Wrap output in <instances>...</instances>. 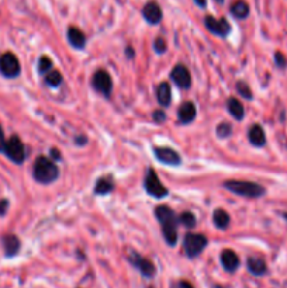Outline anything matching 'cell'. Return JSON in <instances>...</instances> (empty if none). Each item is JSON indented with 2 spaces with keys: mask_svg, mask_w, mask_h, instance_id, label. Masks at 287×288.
Here are the masks:
<instances>
[{
  "mask_svg": "<svg viewBox=\"0 0 287 288\" xmlns=\"http://www.w3.org/2000/svg\"><path fill=\"white\" fill-rule=\"evenodd\" d=\"M204 23H206L207 30L218 37H227L231 32V24L225 19H218L217 20L213 16H207Z\"/></svg>",
  "mask_w": 287,
  "mask_h": 288,
  "instance_id": "obj_9",
  "label": "cell"
},
{
  "mask_svg": "<svg viewBox=\"0 0 287 288\" xmlns=\"http://www.w3.org/2000/svg\"><path fill=\"white\" fill-rule=\"evenodd\" d=\"M248 138H249V142L254 146H263L266 144V135H265V131L260 125L251 127L249 132H248Z\"/></svg>",
  "mask_w": 287,
  "mask_h": 288,
  "instance_id": "obj_18",
  "label": "cell"
},
{
  "mask_svg": "<svg viewBox=\"0 0 287 288\" xmlns=\"http://www.w3.org/2000/svg\"><path fill=\"white\" fill-rule=\"evenodd\" d=\"M7 208H9V201L6 199L0 200V215H4Z\"/></svg>",
  "mask_w": 287,
  "mask_h": 288,
  "instance_id": "obj_35",
  "label": "cell"
},
{
  "mask_svg": "<svg viewBox=\"0 0 287 288\" xmlns=\"http://www.w3.org/2000/svg\"><path fill=\"white\" fill-rule=\"evenodd\" d=\"M179 222H180L182 225H185L186 228H194L197 221H196V217H194L191 212L185 211V212H182V214L179 215Z\"/></svg>",
  "mask_w": 287,
  "mask_h": 288,
  "instance_id": "obj_27",
  "label": "cell"
},
{
  "mask_svg": "<svg viewBox=\"0 0 287 288\" xmlns=\"http://www.w3.org/2000/svg\"><path fill=\"white\" fill-rule=\"evenodd\" d=\"M224 187L229 190L231 193L247 197V199H259L265 196L266 190L257 183L252 181H239V180H228L224 183Z\"/></svg>",
  "mask_w": 287,
  "mask_h": 288,
  "instance_id": "obj_2",
  "label": "cell"
},
{
  "mask_svg": "<svg viewBox=\"0 0 287 288\" xmlns=\"http://www.w3.org/2000/svg\"><path fill=\"white\" fill-rule=\"evenodd\" d=\"M237 91L244 97V99L251 100L252 99V91L249 89V86H248L247 83H244V82H238L237 83Z\"/></svg>",
  "mask_w": 287,
  "mask_h": 288,
  "instance_id": "obj_29",
  "label": "cell"
},
{
  "mask_svg": "<svg viewBox=\"0 0 287 288\" xmlns=\"http://www.w3.org/2000/svg\"><path fill=\"white\" fill-rule=\"evenodd\" d=\"M52 68V60L48 57H41L38 60V70L40 73H47Z\"/></svg>",
  "mask_w": 287,
  "mask_h": 288,
  "instance_id": "obj_30",
  "label": "cell"
},
{
  "mask_svg": "<svg viewBox=\"0 0 287 288\" xmlns=\"http://www.w3.org/2000/svg\"><path fill=\"white\" fill-rule=\"evenodd\" d=\"M157 99L158 103L163 107H168L172 101V89L169 83H160L157 87Z\"/></svg>",
  "mask_w": 287,
  "mask_h": 288,
  "instance_id": "obj_20",
  "label": "cell"
},
{
  "mask_svg": "<svg viewBox=\"0 0 287 288\" xmlns=\"http://www.w3.org/2000/svg\"><path fill=\"white\" fill-rule=\"evenodd\" d=\"M217 3H224V0H216Z\"/></svg>",
  "mask_w": 287,
  "mask_h": 288,
  "instance_id": "obj_40",
  "label": "cell"
},
{
  "mask_svg": "<svg viewBox=\"0 0 287 288\" xmlns=\"http://www.w3.org/2000/svg\"><path fill=\"white\" fill-rule=\"evenodd\" d=\"M154 50L157 51L158 54H163L165 51L168 50V45H166L165 40L163 38H157L154 42Z\"/></svg>",
  "mask_w": 287,
  "mask_h": 288,
  "instance_id": "obj_31",
  "label": "cell"
},
{
  "mask_svg": "<svg viewBox=\"0 0 287 288\" xmlns=\"http://www.w3.org/2000/svg\"><path fill=\"white\" fill-rule=\"evenodd\" d=\"M227 106H228V111H229V114H231L234 118L237 119V121H241V119L244 118V115H245V110H244V106H242V103H241L239 100L231 97V99L228 100Z\"/></svg>",
  "mask_w": 287,
  "mask_h": 288,
  "instance_id": "obj_23",
  "label": "cell"
},
{
  "mask_svg": "<svg viewBox=\"0 0 287 288\" xmlns=\"http://www.w3.org/2000/svg\"><path fill=\"white\" fill-rule=\"evenodd\" d=\"M194 1L200 7H206V4H207V0H194Z\"/></svg>",
  "mask_w": 287,
  "mask_h": 288,
  "instance_id": "obj_38",
  "label": "cell"
},
{
  "mask_svg": "<svg viewBox=\"0 0 287 288\" xmlns=\"http://www.w3.org/2000/svg\"><path fill=\"white\" fill-rule=\"evenodd\" d=\"M129 261H131V264L132 266H135V267L138 268L139 273L144 276V277L151 278L155 276V266L152 264V261L148 260V259L142 258V256H139L137 252H131V255H129Z\"/></svg>",
  "mask_w": 287,
  "mask_h": 288,
  "instance_id": "obj_8",
  "label": "cell"
},
{
  "mask_svg": "<svg viewBox=\"0 0 287 288\" xmlns=\"http://www.w3.org/2000/svg\"><path fill=\"white\" fill-rule=\"evenodd\" d=\"M1 243H3V249H4V253L7 258H13L19 253L20 250V240L16 235H4L1 239Z\"/></svg>",
  "mask_w": 287,
  "mask_h": 288,
  "instance_id": "obj_15",
  "label": "cell"
},
{
  "mask_svg": "<svg viewBox=\"0 0 287 288\" xmlns=\"http://www.w3.org/2000/svg\"><path fill=\"white\" fill-rule=\"evenodd\" d=\"M213 222L218 229H227L229 227L231 218L225 209L217 208L213 212Z\"/></svg>",
  "mask_w": 287,
  "mask_h": 288,
  "instance_id": "obj_22",
  "label": "cell"
},
{
  "mask_svg": "<svg viewBox=\"0 0 287 288\" xmlns=\"http://www.w3.org/2000/svg\"><path fill=\"white\" fill-rule=\"evenodd\" d=\"M142 16L149 24H158L162 20V9L157 1H149L142 9Z\"/></svg>",
  "mask_w": 287,
  "mask_h": 288,
  "instance_id": "obj_13",
  "label": "cell"
},
{
  "mask_svg": "<svg viewBox=\"0 0 287 288\" xmlns=\"http://www.w3.org/2000/svg\"><path fill=\"white\" fill-rule=\"evenodd\" d=\"M3 152L6 153V156L11 162L17 163V165H21L26 159V148L19 137H11L9 141H6Z\"/></svg>",
  "mask_w": 287,
  "mask_h": 288,
  "instance_id": "obj_6",
  "label": "cell"
},
{
  "mask_svg": "<svg viewBox=\"0 0 287 288\" xmlns=\"http://www.w3.org/2000/svg\"><path fill=\"white\" fill-rule=\"evenodd\" d=\"M51 158L55 160H60L61 159V155H60V150L58 149H51Z\"/></svg>",
  "mask_w": 287,
  "mask_h": 288,
  "instance_id": "obj_37",
  "label": "cell"
},
{
  "mask_svg": "<svg viewBox=\"0 0 287 288\" xmlns=\"http://www.w3.org/2000/svg\"><path fill=\"white\" fill-rule=\"evenodd\" d=\"M220 260H221V264H223L224 270L228 271V273H234L239 267V258H238L237 253L234 250H231V249L223 250V253L220 256Z\"/></svg>",
  "mask_w": 287,
  "mask_h": 288,
  "instance_id": "obj_14",
  "label": "cell"
},
{
  "mask_svg": "<svg viewBox=\"0 0 287 288\" xmlns=\"http://www.w3.org/2000/svg\"><path fill=\"white\" fill-rule=\"evenodd\" d=\"M275 60H276V65L279 66V68H282V69H283V68H286L287 60L282 52H276V55H275Z\"/></svg>",
  "mask_w": 287,
  "mask_h": 288,
  "instance_id": "obj_33",
  "label": "cell"
},
{
  "mask_svg": "<svg viewBox=\"0 0 287 288\" xmlns=\"http://www.w3.org/2000/svg\"><path fill=\"white\" fill-rule=\"evenodd\" d=\"M172 288H194L189 281H185V280H180L178 283H175Z\"/></svg>",
  "mask_w": 287,
  "mask_h": 288,
  "instance_id": "obj_34",
  "label": "cell"
},
{
  "mask_svg": "<svg viewBox=\"0 0 287 288\" xmlns=\"http://www.w3.org/2000/svg\"><path fill=\"white\" fill-rule=\"evenodd\" d=\"M127 57H128V58H134V50L127 48Z\"/></svg>",
  "mask_w": 287,
  "mask_h": 288,
  "instance_id": "obj_39",
  "label": "cell"
},
{
  "mask_svg": "<svg viewBox=\"0 0 287 288\" xmlns=\"http://www.w3.org/2000/svg\"><path fill=\"white\" fill-rule=\"evenodd\" d=\"M247 267L249 270V273L254 274V276H265L267 271V266L266 263H265V260L260 258H255V256L248 259Z\"/></svg>",
  "mask_w": 287,
  "mask_h": 288,
  "instance_id": "obj_17",
  "label": "cell"
},
{
  "mask_svg": "<svg viewBox=\"0 0 287 288\" xmlns=\"http://www.w3.org/2000/svg\"><path fill=\"white\" fill-rule=\"evenodd\" d=\"M144 187H145L149 196H152L155 199H163L169 194L168 189L160 183V180L158 179V174L155 173V170L152 169H149L147 172V176L144 180Z\"/></svg>",
  "mask_w": 287,
  "mask_h": 288,
  "instance_id": "obj_4",
  "label": "cell"
},
{
  "mask_svg": "<svg viewBox=\"0 0 287 288\" xmlns=\"http://www.w3.org/2000/svg\"><path fill=\"white\" fill-rule=\"evenodd\" d=\"M170 78L173 80V83L180 89H189L191 86L190 72L183 65H176L172 70V73H170Z\"/></svg>",
  "mask_w": 287,
  "mask_h": 288,
  "instance_id": "obj_11",
  "label": "cell"
},
{
  "mask_svg": "<svg viewBox=\"0 0 287 288\" xmlns=\"http://www.w3.org/2000/svg\"><path fill=\"white\" fill-rule=\"evenodd\" d=\"M114 189V181L111 176H104L96 181L95 184V193L100 194V196H104V194H109Z\"/></svg>",
  "mask_w": 287,
  "mask_h": 288,
  "instance_id": "obj_21",
  "label": "cell"
},
{
  "mask_svg": "<svg viewBox=\"0 0 287 288\" xmlns=\"http://www.w3.org/2000/svg\"><path fill=\"white\" fill-rule=\"evenodd\" d=\"M4 145H6V139H4V132H3V128L0 127V152H3V149H4Z\"/></svg>",
  "mask_w": 287,
  "mask_h": 288,
  "instance_id": "obj_36",
  "label": "cell"
},
{
  "mask_svg": "<svg viewBox=\"0 0 287 288\" xmlns=\"http://www.w3.org/2000/svg\"><path fill=\"white\" fill-rule=\"evenodd\" d=\"M0 72L6 78H17L20 75L21 66L17 57L11 52H6L0 55Z\"/></svg>",
  "mask_w": 287,
  "mask_h": 288,
  "instance_id": "obj_5",
  "label": "cell"
},
{
  "mask_svg": "<svg viewBox=\"0 0 287 288\" xmlns=\"http://www.w3.org/2000/svg\"><path fill=\"white\" fill-rule=\"evenodd\" d=\"M196 114H197V110H196V106L193 103H190V101L183 103L178 113L179 122L180 124H189L196 118Z\"/></svg>",
  "mask_w": 287,
  "mask_h": 288,
  "instance_id": "obj_16",
  "label": "cell"
},
{
  "mask_svg": "<svg viewBox=\"0 0 287 288\" xmlns=\"http://www.w3.org/2000/svg\"><path fill=\"white\" fill-rule=\"evenodd\" d=\"M163 238L168 242L169 246H175L178 242V225H166L162 227Z\"/></svg>",
  "mask_w": 287,
  "mask_h": 288,
  "instance_id": "obj_25",
  "label": "cell"
},
{
  "mask_svg": "<svg viewBox=\"0 0 287 288\" xmlns=\"http://www.w3.org/2000/svg\"><path fill=\"white\" fill-rule=\"evenodd\" d=\"M231 13L235 19H239V20H244L247 19L248 14H249V6H248L247 1L244 0H238L235 1L232 6H231Z\"/></svg>",
  "mask_w": 287,
  "mask_h": 288,
  "instance_id": "obj_24",
  "label": "cell"
},
{
  "mask_svg": "<svg viewBox=\"0 0 287 288\" xmlns=\"http://www.w3.org/2000/svg\"><path fill=\"white\" fill-rule=\"evenodd\" d=\"M68 41H69L72 47H75L78 50L85 48V45H86L85 34L79 29H76V27H70L69 30H68Z\"/></svg>",
  "mask_w": 287,
  "mask_h": 288,
  "instance_id": "obj_19",
  "label": "cell"
},
{
  "mask_svg": "<svg viewBox=\"0 0 287 288\" xmlns=\"http://www.w3.org/2000/svg\"><path fill=\"white\" fill-rule=\"evenodd\" d=\"M32 174H34V179L37 180L38 183L50 184V183L57 180L58 174H60V170H58L57 163L52 162L50 158L40 156L38 159L35 160V163H34Z\"/></svg>",
  "mask_w": 287,
  "mask_h": 288,
  "instance_id": "obj_1",
  "label": "cell"
},
{
  "mask_svg": "<svg viewBox=\"0 0 287 288\" xmlns=\"http://www.w3.org/2000/svg\"><path fill=\"white\" fill-rule=\"evenodd\" d=\"M154 156L163 165L169 166H179L182 163V159L178 152H175L170 148H154Z\"/></svg>",
  "mask_w": 287,
  "mask_h": 288,
  "instance_id": "obj_10",
  "label": "cell"
},
{
  "mask_svg": "<svg viewBox=\"0 0 287 288\" xmlns=\"http://www.w3.org/2000/svg\"><path fill=\"white\" fill-rule=\"evenodd\" d=\"M45 83L51 87H57L62 83V76L58 70H50L45 73Z\"/></svg>",
  "mask_w": 287,
  "mask_h": 288,
  "instance_id": "obj_26",
  "label": "cell"
},
{
  "mask_svg": "<svg viewBox=\"0 0 287 288\" xmlns=\"http://www.w3.org/2000/svg\"><path fill=\"white\" fill-rule=\"evenodd\" d=\"M207 246V238L200 233H188L183 239V250L189 259L197 258Z\"/></svg>",
  "mask_w": 287,
  "mask_h": 288,
  "instance_id": "obj_3",
  "label": "cell"
},
{
  "mask_svg": "<svg viewBox=\"0 0 287 288\" xmlns=\"http://www.w3.org/2000/svg\"><path fill=\"white\" fill-rule=\"evenodd\" d=\"M155 217L158 218L162 227H166V225H178L179 218L178 215L175 214V211L172 208H169L166 205H159L155 208Z\"/></svg>",
  "mask_w": 287,
  "mask_h": 288,
  "instance_id": "obj_12",
  "label": "cell"
},
{
  "mask_svg": "<svg viewBox=\"0 0 287 288\" xmlns=\"http://www.w3.org/2000/svg\"><path fill=\"white\" fill-rule=\"evenodd\" d=\"M232 134V127L228 122H223L217 127V135L220 138H228Z\"/></svg>",
  "mask_w": 287,
  "mask_h": 288,
  "instance_id": "obj_28",
  "label": "cell"
},
{
  "mask_svg": "<svg viewBox=\"0 0 287 288\" xmlns=\"http://www.w3.org/2000/svg\"><path fill=\"white\" fill-rule=\"evenodd\" d=\"M152 119H154V122H157V124H162L163 121H166V114H165V111L157 110V111L152 114Z\"/></svg>",
  "mask_w": 287,
  "mask_h": 288,
  "instance_id": "obj_32",
  "label": "cell"
},
{
  "mask_svg": "<svg viewBox=\"0 0 287 288\" xmlns=\"http://www.w3.org/2000/svg\"><path fill=\"white\" fill-rule=\"evenodd\" d=\"M92 85L93 87L97 90L99 93H101L103 96L110 97L111 94V90H113V80L110 78V75L106 70H97L92 79Z\"/></svg>",
  "mask_w": 287,
  "mask_h": 288,
  "instance_id": "obj_7",
  "label": "cell"
}]
</instances>
